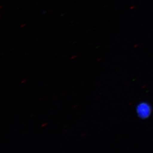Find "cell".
<instances>
[{"instance_id": "cell-1", "label": "cell", "mask_w": 153, "mask_h": 153, "mask_svg": "<svg viewBox=\"0 0 153 153\" xmlns=\"http://www.w3.org/2000/svg\"><path fill=\"white\" fill-rule=\"evenodd\" d=\"M137 112L140 117L146 118L150 114V107L147 104L142 103L138 105L137 108Z\"/></svg>"}]
</instances>
